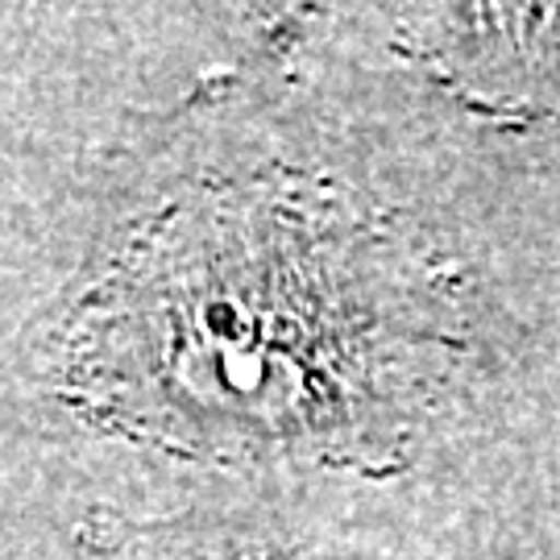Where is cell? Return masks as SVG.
I'll return each mask as SVG.
<instances>
[{
  "label": "cell",
  "instance_id": "obj_1",
  "mask_svg": "<svg viewBox=\"0 0 560 560\" xmlns=\"http://www.w3.org/2000/svg\"><path fill=\"white\" fill-rule=\"evenodd\" d=\"M382 320L337 224L287 187L229 183L166 208L88 295L67 395L108 432L221 460L365 441Z\"/></svg>",
  "mask_w": 560,
  "mask_h": 560
},
{
  "label": "cell",
  "instance_id": "obj_2",
  "mask_svg": "<svg viewBox=\"0 0 560 560\" xmlns=\"http://www.w3.org/2000/svg\"><path fill=\"white\" fill-rule=\"evenodd\" d=\"M241 560H345V557H320V552H275V557H241Z\"/></svg>",
  "mask_w": 560,
  "mask_h": 560
}]
</instances>
